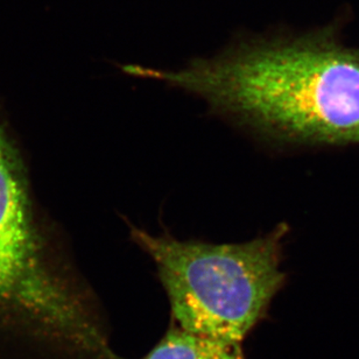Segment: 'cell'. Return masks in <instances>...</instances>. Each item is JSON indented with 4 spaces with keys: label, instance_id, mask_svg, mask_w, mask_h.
Wrapping results in <instances>:
<instances>
[{
    "label": "cell",
    "instance_id": "obj_1",
    "mask_svg": "<svg viewBox=\"0 0 359 359\" xmlns=\"http://www.w3.org/2000/svg\"><path fill=\"white\" fill-rule=\"evenodd\" d=\"M123 70L191 93L274 144H359V49L343 46L332 28L300 36L243 34L177 69Z\"/></svg>",
    "mask_w": 359,
    "mask_h": 359
},
{
    "label": "cell",
    "instance_id": "obj_2",
    "mask_svg": "<svg viewBox=\"0 0 359 359\" xmlns=\"http://www.w3.org/2000/svg\"><path fill=\"white\" fill-rule=\"evenodd\" d=\"M0 359H121L89 287L53 249L0 121Z\"/></svg>",
    "mask_w": 359,
    "mask_h": 359
},
{
    "label": "cell",
    "instance_id": "obj_3",
    "mask_svg": "<svg viewBox=\"0 0 359 359\" xmlns=\"http://www.w3.org/2000/svg\"><path fill=\"white\" fill-rule=\"evenodd\" d=\"M288 225L243 243L182 241L130 225V236L156 264L172 325L187 332L243 344L266 318L286 283L281 269Z\"/></svg>",
    "mask_w": 359,
    "mask_h": 359
},
{
    "label": "cell",
    "instance_id": "obj_4",
    "mask_svg": "<svg viewBox=\"0 0 359 359\" xmlns=\"http://www.w3.org/2000/svg\"><path fill=\"white\" fill-rule=\"evenodd\" d=\"M142 359H246L243 344L187 332L172 325Z\"/></svg>",
    "mask_w": 359,
    "mask_h": 359
}]
</instances>
